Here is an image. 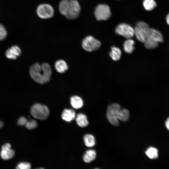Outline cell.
Returning <instances> with one entry per match:
<instances>
[{"label": "cell", "instance_id": "cell-1", "mask_svg": "<svg viewBox=\"0 0 169 169\" xmlns=\"http://www.w3.org/2000/svg\"><path fill=\"white\" fill-rule=\"evenodd\" d=\"M29 73L34 81L39 84H44L49 81L52 70L50 66L47 63L40 64L37 63L31 66Z\"/></svg>", "mask_w": 169, "mask_h": 169}, {"label": "cell", "instance_id": "cell-2", "mask_svg": "<svg viewBox=\"0 0 169 169\" xmlns=\"http://www.w3.org/2000/svg\"><path fill=\"white\" fill-rule=\"evenodd\" d=\"M30 113L34 118L43 120L48 118L49 112L48 108L46 105L36 103L31 107Z\"/></svg>", "mask_w": 169, "mask_h": 169}, {"label": "cell", "instance_id": "cell-3", "mask_svg": "<svg viewBox=\"0 0 169 169\" xmlns=\"http://www.w3.org/2000/svg\"><path fill=\"white\" fill-rule=\"evenodd\" d=\"M150 29L146 23L142 21L137 22L134 28L135 35L137 39L144 43L148 34Z\"/></svg>", "mask_w": 169, "mask_h": 169}, {"label": "cell", "instance_id": "cell-4", "mask_svg": "<svg viewBox=\"0 0 169 169\" xmlns=\"http://www.w3.org/2000/svg\"><path fill=\"white\" fill-rule=\"evenodd\" d=\"M120 109V105L117 103L112 104L108 106L107 117L110 122L113 125L117 126L119 125L118 115Z\"/></svg>", "mask_w": 169, "mask_h": 169}, {"label": "cell", "instance_id": "cell-5", "mask_svg": "<svg viewBox=\"0 0 169 169\" xmlns=\"http://www.w3.org/2000/svg\"><path fill=\"white\" fill-rule=\"evenodd\" d=\"M36 13L38 16L43 19H48L52 18L54 14L53 7L47 3L39 5L36 9Z\"/></svg>", "mask_w": 169, "mask_h": 169}, {"label": "cell", "instance_id": "cell-6", "mask_svg": "<svg viewBox=\"0 0 169 169\" xmlns=\"http://www.w3.org/2000/svg\"><path fill=\"white\" fill-rule=\"evenodd\" d=\"M101 45L99 40L91 36L85 37L82 42V48L88 52H92L98 49Z\"/></svg>", "mask_w": 169, "mask_h": 169}, {"label": "cell", "instance_id": "cell-7", "mask_svg": "<svg viewBox=\"0 0 169 169\" xmlns=\"http://www.w3.org/2000/svg\"><path fill=\"white\" fill-rule=\"evenodd\" d=\"M94 14L96 19L100 21L108 19L111 16V13L108 6L102 4L98 5L96 7Z\"/></svg>", "mask_w": 169, "mask_h": 169}, {"label": "cell", "instance_id": "cell-8", "mask_svg": "<svg viewBox=\"0 0 169 169\" xmlns=\"http://www.w3.org/2000/svg\"><path fill=\"white\" fill-rule=\"evenodd\" d=\"M81 11L79 3L77 0H69V4L66 18L69 19H74L79 16Z\"/></svg>", "mask_w": 169, "mask_h": 169}, {"label": "cell", "instance_id": "cell-9", "mask_svg": "<svg viewBox=\"0 0 169 169\" xmlns=\"http://www.w3.org/2000/svg\"><path fill=\"white\" fill-rule=\"evenodd\" d=\"M115 32L117 34L127 39L131 38L135 35L134 28L125 23H121L118 25L115 28Z\"/></svg>", "mask_w": 169, "mask_h": 169}, {"label": "cell", "instance_id": "cell-10", "mask_svg": "<svg viewBox=\"0 0 169 169\" xmlns=\"http://www.w3.org/2000/svg\"><path fill=\"white\" fill-rule=\"evenodd\" d=\"M11 147L10 144L8 143L5 144L2 146L0 152L2 159L4 160H8L12 159L14 156L15 151L11 149Z\"/></svg>", "mask_w": 169, "mask_h": 169}, {"label": "cell", "instance_id": "cell-11", "mask_svg": "<svg viewBox=\"0 0 169 169\" xmlns=\"http://www.w3.org/2000/svg\"><path fill=\"white\" fill-rule=\"evenodd\" d=\"M74 111L72 109H65L63 111L61 117L62 119L67 122H70L75 117Z\"/></svg>", "mask_w": 169, "mask_h": 169}, {"label": "cell", "instance_id": "cell-12", "mask_svg": "<svg viewBox=\"0 0 169 169\" xmlns=\"http://www.w3.org/2000/svg\"><path fill=\"white\" fill-rule=\"evenodd\" d=\"M147 36L151 37L159 43L163 41L164 38L162 33L155 29L150 28Z\"/></svg>", "mask_w": 169, "mask_h": 169}, {"label": "cell", "instance_id": "cell-13", "mask_svg": "<svg viewBox=\"0 0 169 169\" xmlns=\"http://www.w3.org/2000/svg\"><path fill=\"white\" fill-rule=\"evenodd\" d=\"M75 118L77 124L80 127H84L88 125V121L85 115L82 113H79Z\"/></svg>", "mask_w": 169, "mask_h": 169}, {"label": "cell", "instance_id": "cell-14", "mask_svg": "<svg viewBox=\"0 0 169 169\" xmlns=\"http://www.w3.org/2000/svg\"><path fill=\"white\" fill-rule=\"evenodd\" d=\"M145 47L147 49H152L156 48L159 43L152 38L147 36L144 42Z\"/></svg>", "mask_w": 169, "mask_h": 169}, {"label": "cell", "instance_id": "cell-15", "mask_svg": "<svg viewBox=\"0 0 169 169\" xmlns=\"http://www.w3.org/2000/svg\"><path fill=\"white\" fill-rule=\"evenodd\" d=\"M134 41L131 38L127 39L123 44V49L124 51L127 54L132 53L135 49L134 45Z\"/></svg>", "mask_w": 169, "mask_h": 169}, {"label": "cell", "instance_id": "cell-16", "mask_svg": "<svg viewBox=\"0 0 169 169\" xmlns=\"http://www.w3.org/2000/svg\"><path fill=\"white\" fill-rule=\"evenodd\" d=\"M70 101L71 105L74 109H79L83 106V100L80 97L78 96H74L71 97Z\"/></svg>", "mask_w": 169, "mask_h": 169}, {"label": "cell", "instance_id": "cell-17", "mask_svg": "<svg viewBox=\"0 0 169 169\" xmlns=\"http://www.w3.org/2000/svg\"><path fill=\"white\" fill-rule=\"evenodd\" d=\"M55 67L57 71L60 73H64L68 69V66L67 63L63 60L57 61L55 62Z\"/></svg>", "mask_w": 169, "mask_h": 169}, {"label": "cell", "instance_id": "cell-18", "mask_svg": "<svg viewBox=\"0 0 169 169\" xmlns=\"http://www.w3.org/2000/svg\"><path fill=\"white\" fill-rule=\"evenodd\" d=\"M69 4V0H61L59 5V10L60 13L66 17L67 15Z\"/></svg>", "mask_w": 169, "mask_h": 169}, {"label": "cell", "instance_id": "cell-19", "mask_svg": "<svg viewBox=\"0 0 169 169\" xmlns=\"http://www.w3.org/2000/svg\"><path fill=\"white\" fill-rule=\"evenodd\" d=\"M96 153L95 151L93 150H89L86 151L83 157V159L86 163H90L95 158Z\"/></svg>", "mask_w": 169, "mask_h": 169}, {"label": "cell", "instance_id": "cell-20", "mask_svg": "<svg viewBox=\"0 0 169 169\" xmlns=\"http://www.w3.org/2000/svg\"><path fill=\"white\" fill-rule=\"evenodd\" d=\"M111 50L109 53V55L114 61L119 60L121 55V51L118 47L113 46L111 48Z\"/></svg>", "mask_w": 169, "mask_h": 169}, {"label": "cell", "instance_id": "cell-21", "mask_svg": "<svg viewBox=\"0 0 169 169\" xmlns=\"http://www.w3.org/2000/svg\"><path fill=\"white\" fill-rule=\"evenodd\" d=\"M147 156L151 159H156L158 157L157 149L153 147H149L145 151Z\"/></svg>", "mask_w": 169, "mask_h": 169}, {"label": "cell", "instance_id": "cell-22", "mask_svg": "<svg viewBox=\"0 0 169 169\" xmlns=\"http://www.w3.org/2000/svg\"><path fill=\"white\" fill-rule=\"evenodd\" d=\"M129 117V111L125 109H120L119 111L118 119L123 122L127 121Z\"/></svg>", "mask_w": 169, "mask_h": 169}, {"label": "cell", "instance_id": "cell-23", "mask_svg": "<svg viewBox=\"0 0 169 169\" xmlns=\"http://www.w3.org/2000/svg\"><path fill=\"white\" fill-rule=\"evenodd\" d=\"M84 141L86 146L92 147L95 145V140L94 136L90 134H86L84 137Z\"/></svg>", "mask_w": 169, "mask_h": 169}, {"label": "cell", "instance_id": "cell-24", "mask_svg": "<svg viewBox=\"0 0 169 169\" xmlns=\"http://www.w3.org/2000/svg\"><path fill=\"white\" fill-rule=\"evenodd\" d=\"M143 4L145 9L148 11L153 10L157 5L154 0H144Z\"/></svg>", "mask_w": 169, "mask_h": 169}, {"label": "cell", "instance_id": "cell-25", "mask_svg": "<svg viewBox=\"0 0 169 169\" xmlns=\"http://www.w3.org/2000/svg\"><path fill=\"white\" fill-rule=\"evenodd\" d=\"M25 125L27 129L29 130H32L37 126L38 124L36 120H33L27 121Z\"/></svg>", "mask_w": 169, "mask_h": 169}, {"label": "cell", "instance_id": "cell-26", "mask_svg": "<svg viewBox=\"0 0 169 169\" xmlns=\"http://www.w3.org/2000/svg\"><path fill=\"white\" fill-rule=\"evenodd\" d=\"M31 168V164L27 162H21L18 164L16 168L17 169H29Z\"/></svg>", "mask_w": 169, "mask_h": 169}, {"label": "cell", "instance_id": "cell-27", "mask_svg": "<svg viewBox=\"0 0 169 169\" xmlns=\"http://www.w3.org/2000/svg\"><path fill=\"white\" fill-rule=\"evenodd\" d=\"M8 49L13 54L16 56H19L21 54V49L17 46H13Z\"/></svg>", "mask_w": 169, "mask_h": 169}, {"label": "cell", "instance_id": "cell-28", "mask_svg": "<svg viewBox=\"0 0 169 169\" xmlns=\"http://www.w3.org/2000/svg\"><path fill=\"white\" fill-rule=\"evenodd\" d=\"M7 35V30L0 23V40H3L6 37Z\"/></svg>", "mask_w": 169, "mask_h": 169}, {"label": "cell", "instance_id": "cell-29", "mask_svg": "<svg viewBox=\"0 0 169 169\" xmlns=\"http://www.w3.org/2000/svg\"><path fill=\"white\" fill-rule=\"evenodd\" d=\"M27 121L26 118L23 116H21L18 119L17 123L19 125L23 126L25 125Z\"/></svg>", "mask_w": 169, "mask_h": 169}, {"label": "cell", "instance_id": "cell-30", "mask_svg": "<svg viewBox=\"0 0 169 169\" xmlns=\"http://www.w3.org/2000/svg\"><path fill=\"white\" fill-rule=\"evenodd\" d=\"M5 54L6 57L10 59H15L17 58V56L13 54L9 49H7L6 51Z\"/></svg>", "mask_w": 169, "mask_h": 169}, {"label": "cell", "instance_id": "cell-31", "mask_svg": "<svg viewBox=\"0 0 169 169\" xmlns=\"http://www.w3.org/2000/svg\"><path fill=\"white\" fill-rule=\"evenodd\" d=\"M165 124L166 128L169 131V117L166 120Z\"/></svg>", "mask_w": 169, "mask_h": 169}, {"label": "cell", "instance_id": "cell-32", "mask_svg": "<svg viewBox=\"0 0 169 169\" xmlns=\"http://www.w3.org/2000/svg\"><path fill=\"white\" fill-rule=\"evenodd\" d=\"M166 21L167 23L169 25V13H168L166 16Z\"/></svg>", "mask_w": 169, "mask_h": 169}, {"label": "cell", "instance_id": "cell-33", "mask_svg": "<svg viewBox=\"0 0 169 169\" xmlns=\"http://www.w3.org/2000/svg\"><path fill=\"white\" fill-rule=\"evenodd\" d=\"M3 126V122L0 121V129L2 128Z\"/></svg>", "mask_w": 169, "mask_h": 169}]
</instances>
